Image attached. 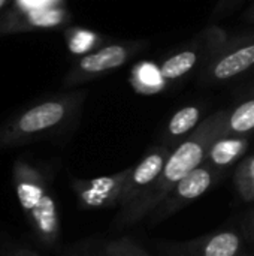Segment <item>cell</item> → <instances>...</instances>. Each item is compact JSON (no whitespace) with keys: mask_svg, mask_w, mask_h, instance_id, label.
I'll return each instance as SVG.
<instances>
[{"mask_svg":"<svg viewBox=\"0 0 254 256\" xmlns=\"http://www.w3.org/2000/svg\"><path fill=\"white\" fill-rule=\"evenodd\" d=\"M228 112V110H220L204 118L196 130L171 152L159 178L151 189L132 207L118 212L115 219L117 228H126L142 220L165 200V196L178 182H181L205 162L210 146L216 138L223 135Z\"/></svg>","mask_w":254,"mask_h":256,"instance_id":"cell-1","label":"cell"},{"mask_svg":"<svg viewBox=\"0 0 254 256\" xmlns=\"http://www.w3.org/2000/svg\"><path fill=\"white\" fill-rule=\"evenodd\" d=\"M13 256H39L34 250H31V249H19V250H16Z\"/></svg>","mask_w":254,"mask_h":256,"instance_id":"cell-18","label":"cell"},{"mask_svg":"<svg viewBox=\"0 0 254 256\" xmlns=\"http://www.w3.org/2000/svg\"><path fill=\"white\" fill-rule=\"evenodd\" d=\"M12 183L19 207L33 234L46 249L57 248L61 222L49 177L25 158H18L12 166Z\"/></svg>","mask_w":254,"mask_h":256,"instance_id":"cell-3","label":"cell"},{"mask_svg":"<svg viewBox=\"0 0 254 256\" xmlns=\"http://www.w3.org/2000/svg\"><path fill=\"white\" fill-rule=\"evenodd\" d=\"M72 21L61 0H16L0 14V38L37 30L60 28Z\"/></svg>","mask_w":254,"mask_h":256,"instance_id":"cell-4","label":"cell"},{"mask_svg":"<svg viewBox=\"0 0 254 256\" xmlns=\"http://www.w3.org/2000/svg\"><path fill=\"white\" fill-rule=\"evenodd\" d=\"M9 3H10V0H0V14H1V10H3Z\"/></svg>","mask_w":254,"mask_h":256,"instance_id":"cell-20","label":"cell"},{"mask_svg":"<svg viewBox=\"0 0 254 256\" xmlns=\"http://www.w3.org/2000/svg\"><path fill=\"white\" fill-rule=\"evenodd\" d=\"M145 40H124L100 46L96 51L78 57L63 78V86L72 88L106 75L124 66L133 56L145 48Z\"/></svg>","mask_w":254,"mask_h":256,"instance_id":"cell-5","label":"cell"},{"mask_svg":"<svg viewBox=\"0 0 254 256\" xmlns=\"http://www.w3.org/2000/svg\"><path fill=\"white\" fill-rule=\"evenodd\" d=\"M222 177V172L216 171L207 164H202L199 168H196L187 177L178 182L165 196V200L148 214L151 224H159L172 216L174 213L180 212L190 202L196 201L198 198L205 195L213 186H216Z\"/></svg>","mask_w":254,"mask_h":256,"instance_id":"cell-7","label":"cell"},{"mask_svg":"<svg viewBox=\"0 0 254 256\" xmlns=\"http://www.w3.org/2000/svg\"><path fill=\"white\" fill-rule=\"evenodd\" d=\"M171 152L172 150L166 146L157 144L153 148H150L135 166H132L129 180L121 196L120 212L132 207L151 189V186L159 178Z\"/></svg>","mask_w":254,"mask_h":256,"instance_id":"cell-10","label":"cell"},{"mask_svg":"<svg viewBox=\"0 0 254 256\" xmlns=\"http://www.w3.org/2000/svg\"><path fill=\"white\" fill-rule=\"evenodd\" d=\"M244 236L237 230H222L195 240L162 244L165 256H241Z\"/></svg>","mask_w":254,"mask_h":256,"instance_id":"cell-9","label":"cell"},{"mask_svg":"<svg viewBox=\"0 0 254 256\" xmlns=\"http://www.w3.org/2000/svg\"><path fill=\"white\" fill-rule=\"evenodd\" d=\"M99 256H150L129 237L115 238L99 248Z\"/></svg>","mask_w":254,"mask_h":256,"instance_id":"cell-15","label":"cell"},{"mask_svg":"<svg viewBox=\"0 0 254 256\" xmlns=\"http://www.w3.org/2000/svg\"><path fill=\"white\" fill-rule=\"evenodd\" d=\"M67 256H99V249L93 248L88 243H84V244L78 246L75 250H72Z\"/></svg>","mask_w":254,"mask_h":256,"instance_id":"cell-17","label":"cell"},{"mask_svg":"<svg viewBox=\"0 0 254 256\" xmlns=\"http://www.w3.org/2000/svg\"><path fill=\"white\" fill-rule=\"evenodd\" d=\"M241 256H243V255H241Z\"/></svg>","mask_w":254,"mask_h":256,"instance_id":"cell-22","label":"cell"},{"mask_svg":"<svg viewBox=\"0 0 254 256\" xmlns=\"http://www.w3.org/2000/svg\"><path fill=\"white\" fill-rule=\"evenodd\" d=\"M132 166L111 176L96 178H76L72 182V190L79 206L85 210H106L120 207L121 196L129 180Z\"/></svg>","mask_w":254,"mask_h":256,"instance_id":"cell-8","label":"cell"},{"mask_svg":"<svg viewBox=\"0 0 254 256\" xmlns=\"http://www.w3.org/2000/svg\"><path fill=\"white\" fill-rule=\"evenodd\" d=\"M253 230H254V219H253Z\"/></svg>","mask_w":254,"mask_h":256,"instance_id":"cell-21","label":"cell"},{"mask_svg":"<svg viewBox=\"0 0 254 256\" xmlns=\"http://www.w3.org/2000/svg\"><path fill=\"white\" fill-rule=\"evenodd\" d=\"M250 147V140L247 136H228L220 135L210 146L205 162L219 172H225L228 168L235 165L244 158Z\"/></svg>","mask_w":254,"mask_h":256,"instance_id":"cell-11","label":"cell"},{"mask_svg":"<svg viewBox=\"0 0 254 256\" xmlns=\"http://www.w3.org/2000/svg\"><path fill=\"white\" fill-rule=\"evenodd\" d=\"M234 184L246 202H254V154L241 159L234 174Z\"/></svg>","mask_w":254,"mask_h":256,"instance_id":"cell-14","label":"cell"},{"mask_svg":"<svg viewBox=\"0 0 254 256\" xmlns=\"http://www.w3.org/2000/svg\"><path fill=\"white\" fill-rule=\"evenodd\" d=\"M87 92L79 88L46 96L18 111L0 124V150L12 148L61 134L78 120Z\"/></svg>","mask_w":254,"mask_h":256,"instance_id":"cell-2","label":"cell"},{"mask_svg":"<svg viewBox=\"0 0 254 256\" xmlns=\"http://www.w3.org/2000/svg\"><path fill=\"white\" fill-rule=\"evenodd\" d=\"M243 2L241 0H223L220 3H217V6L213 10V16L216 18H222L228 14H231L234 9H237Z\"/></svg>","mask_w":254,"mask_h":256,"instance_id":"cell-16","label":"cell"},{"mask_svg":"<svg viewBox=\"0 0 254 256\" xmlns=\"http://www.w3.org/2000/svg\"><path fill=\"white\" fill-rule=\"evenodd\" d=\"M204 122V108L201 105H186L180 108L168 122L163 135L162 146L174 150L187 136H190L196 128Z\"/></svg>","mask_w":254,"mask_h":256,"instance_id":"cell-12","label":"cell"},{"mask_svg":"<svg viewBox=\"0 0 254 256\" xmlns=\"http://www.w3.org/2000/svg\"><path fill=\"white\" fill-rule=\"evenodd\" d=\"M254 66V32L229 38L202 64L199 81L205 86L226 82Z\"/></svg>","mask_w":254,"mask_h":256,"instance_id":"cell-6","label":"cell"},{"mask_svg":"<svg viewBox=\"0 0 254 256\" xmlns=\"http://www.w3.org/2000/svg\"><path fill=\"white\" fill-rule=\"evenodd\" d=\"M254 130V98L244 100L228 112L223 135L247 136Z\"/></svg>","mask_w":254,"mask_h":256,"instance_id":"cell-13","label":"cell"},{"mask_svg":"<svg viewBox=\"0 0 254 256\" xmlns=\"http://www.w3.org/2000/svg\"><path fill=\"white\" fill-rule=\"evenodd\" d=\"M246 16H247V20H249L250 22H254V4L247 10V15H246Z\"/></svg>","mask_w":254,"mask_h":256,"instance_id":"cell-19","label":"cell"}]
</instances>
